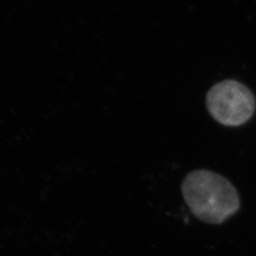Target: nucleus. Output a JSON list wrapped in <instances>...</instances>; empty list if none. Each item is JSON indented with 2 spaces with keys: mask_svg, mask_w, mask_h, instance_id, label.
Segmentation results:
<instances>
[{
  "mask_svg": "<svg viewBox=\"0 0 256 256\" xmlns=\"http://www.w3.org/2000/svg\"><path fill=\"white\" fill-rule=\"evenodd\" d=\"M206 106L210 116L225 126H240L252 118L256 97L250 90L236 80L216 84L206 95Z\"/></svg>",
  "mask_w": 256,
  "mask_h": 256,
  "instance_id": "obj_2",
  "label": "nucleus"
},
{
  "mask_svg": "<svg viewBox=\"0 0 256 256\" xmlns=\"http://www.w3.org/2000/svg\"><path fill=\"white\" fill-rule=\"evenodd\" d=\"M184 202L202 222L221 224L240 208L238 190L221 174L210 170H194L182 183Z\"/></svg>",
  "mask_w": 256,
  "mask_h": 256,
  "instance_id": "obj_1",
  "label": "nucleus"
}]
</instances>
